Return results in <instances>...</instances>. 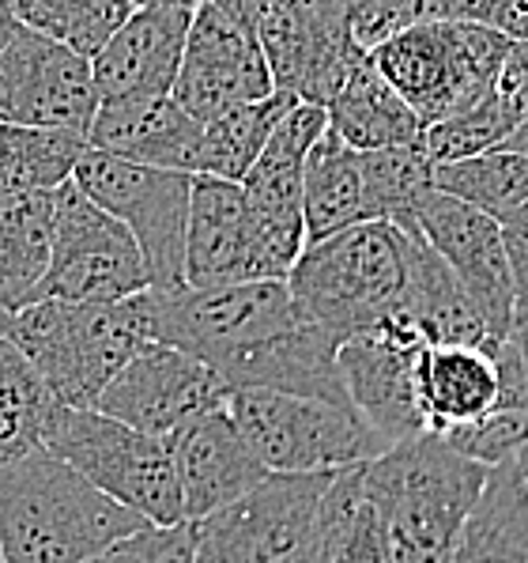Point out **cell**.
I'll list each match as a JSON object with an SVG mask.
<instances>
[{
	"label": "cell",
	"mask_w": 528,
	"mask_h": 563,
	"mask_svg": "<svg viewBox=\"0 0 528 563\" xmlns=\"http://www.w3.org/2000/svg\"><path fill=\"white\" fill-rule=\"evenodd\" d=\"M144 526L151 522L94 488L46 446L0 470L4 563H88Z\"/></svg>",
	"instance_id": "1"
},
{
	"label": "cell",
	"mask_w": 528,
	"mask_h": 563,
	"mask_svg": "<svg viewBox=\"0 0 528 563\" xmlns=\"http://www.w3.org/2000/svg\"><path fill=\"white\" fill-rule=\"evenodd\" d=\"M487 473L438 435L404 439L362 465L389 563H446Z\"/></svg>",
	"instance_id": "2"
},
{
	"label": "cell",
	"mask_w": 528,
	"mask_h": 563,
	"mask_svg": "<svg viewBox=\"0 0 528 563\" xmlns=\"http://www.w3.org/2000/svg\"><path fill=\"white\" fill-rule=\"evenodd\" d=\"M415 231L359 220L302 246L288 280L291 299L336 341L370 333L401 310Z\"/></svg>",
	"instance_id": "3"
},
{
	"label": "cell",
	"mask_w": 528,
	"mask_h": 563,
	"mask_svg": "<svg viewBox=\"0 0 528 563\" xmlns=\"http://www.w3.org/2000/svg\"><path fill=\"white\" fill-rule=\"evenodd\" d=\"M8 341L27 356L57 405L94 409L99 394L147 333L136 296L117 302L34 299L12 314Z\"/></svg>",
	"instance_id": "4"
},
{
	"label": "cell",
	"mask_w": 528,
	"mask_h": 563,
	"mask_svg": "<svg viewBox=\"0 0 528 563\" xmlns=\"http://www.w3.org/2000/svg\"><path fill=\"white\" fill-rule=\"evenodd\" d=\"M42 446L151 526L186 522L170 435H147L99 409L57 405Z\"/></svg>",
	"instance_id": "5"
},
{
	"label": "cell",
	"mask_w": 528,
	"mask_h": 563,
	"mask_svg": "<svg viewBox=\"0 0 528 563\" xmlns=\"http://www.w3.org/2000/svg\"><path fill=\"white\" fill-rule=\"evenodd\" d=\"M147 341L175 344L220 375L241 352L299 325L302 310L288 280H241L215 288L136 291Z\"/></svg>",
	"instance_id": "6"
},
{
	"label": "cell",
	"mask_w": 528,
	"mask_h": 563,
	"mask_svg": "<svg viewBox=\"0 0 528 563\" xmlns=\"http://www.w3.org/2000/svg\"><path fill=\"white\" fill-rule=\"evenodd\" d=\"M506 49V34L483 23L415 20L370 49V57L427 129L472 110L495 84Z\"/></svg>",
	"instance_id": "7"
},
{
	"label": "cell",
	"mask_w": 528,
	"mask_h": 563,
	"mask_svg": "<svg viewBox=\"0 0 528 563\" xmlns=\"http://www.w3.org/2000/svg\"><path fill=\"white\" fill-rule=\"evenodd\" d=\"M227 412L268 473H336L389 450L351 401L333 397L231 389Z\"/></svg>",
	"instance_id": "8"
},
{
	"label": "cell",
	"mask_w": 528,
	"mask_h": 563,
	"mask_svg": "<svg viewBox=\"0 0 528 563\" xmlns=\"http://www.w3.org/2000/svg\"><path fill=\"white\" fill-rule=\"evenodd\" d=\"M328 481L333 473H268L235 504L193 522L196 563H314Z\"/></svg>",
	"instance_id": "9"
},
{
	"label": "cell",
	"mask_w": 528,
	"mask_h": 563,
	"mask_svg": "<svg viewBox=\"0 0 528 563\" xmlns=\"http://www.w3.org/2000/svg\"><path fill=\"white\" fill-rule=\"evenodd\" d=\"M147 288H151V276L133 231L102 205H94L72 178L57 186L49 262L31 302H117Z\"/></svg>",
	"instance_id": "10"
},
{
	"label": "cell",
	"mask_w": 528,
	"mask_h": 563,
	"mask_svg": "<svg viewBox=\"0 0 528 563\" xmlns=\"http://www.w3.org/2000/svg\"><path fill=\"white\" fill-rule=\"evenodd\" d=\"M72 181L94 205H102L110 216H117L133 231L155 291L186 288L181 262H186V223L193 175L141 167V163H125L106 152L88 148L80 155V163H76Z\"/></svg>",
	"instance_id": "11"
},
{
	"label": "cell",
	"mask_w": 528,
	"mask_h": 563,
	"mask_svg": "<svg viewBox=\"0 0 528 563\" xmlns=\"http://www.w3.org/2000/svg\"><path fill=\"white\" fill-rule=\"evenodd\" d=\"M272 91L276 84L254 27L231 15L227 8L201 0L193 8V20H189L170 99L189 118L212 121Z\"/></svg>",
	"instance_id": "12"
},
{
	"label": "cell",
	"mask_w": 528,
	"mask_h": 563,
	"mask_svg": "<svg viewBox=\"0 0 528 563\" xmlns=\"http://www.w3.org/2000/svg\"><path fill=\"white\" fill-rule=\"evenodd\" d=\"M265 49L276 91L325 107L359 49L336 0H261L249 20Z\"/></svg>",
	"instance_id": "13"
},
{
	"label": "cell",
	"mask_w": 528,
	"mask_h": 563,
	"mask_svg": "<svg viewBox=\"0 0 528 563\" xmlns=\"http://www.w3.org/2000/svg\"><path fill=\"white\" fill-rule=\"evenodd\" d=\"M231 386L207 363L162 341H144L99 394L94 409L147 435H175L196 416L227 405Z\"/></svg>",
	"instance_id": "14"
},
{
	"label": "cell",
	"mask_w": 528,
	"mask_h": 563,
	"mask_svg": "<svg viewBox=\"0 0 528 563\" xmlns=\"http://www.w3.org/2000/svg\"><path fill=\"white\" fill-rule=\"evenodd\" d=\"M412 228L461 280L464 296L475 302V310L495 329L498 341H506L517 314V291L506 242H502V223L483 208L457 201L441 189H430L415 205Z\"/></svg>",
	"instance_id": "15"
},
{
	"label": "cell",
	"mask_w": 528,
	"mask_h": 563,
	"mask_svg": "<svg viewBox=\"0 0 528 563\" xmlns=\"http://www.w3.org/2000/svg\"><path fill=\"white\" fill-rule=\"evenodd\" d=\"M99 110L91 57L23 27L0 54V121L34 129H72L88 136Z\"/></svg>",
	"instance_id": "16"
},
{
	"label": "cell",
	"mask_w": 528,
	"mask_h": 563,
	"mask_svg": "<svg viewBox=\"0 0 528 563\" xmlns=\"http://www.w3.org/2000/svg\"><path fill=\"white\" fill-rule=\"evenodd\" d=\"M419 352V336L396 322L348 336L336 349L348 401L389 446L415 435H427V423H423L419 412V389H415Z\"/></svg>",
	"instance_id": "17"
},
{
	"label": "cell",
	"mask_w": 528,
	"mask_h": 563,
	"mask_svg": "<svg viewBox=\"0 0 528 563\" xmlns=\"http://www.w3.org/2000/svg\"><path fill=\"white\" fill-rule=\"evenodd\" d=\"M170 439H175L186 522H201L220 507L235 504L268 476L261 457L241 435L235 416L227 412V405L189 420Z\"/></svg>",
	"instance_id": "18"
},
{
	"label": "cell",
	"mask_w": 528,
	"mask_h": 563,
	"mask_svg": "<svg viewBox=\"0 0 528 563\" xmlns=\"http://www.w3.org/2000/svg\"><path fill=\"white\" fill-rule=\"evenodd\" d=\"M193 8H133L91 57L99 102L170 95Z\"/></svg>",
	"instance_id": "19"
},
{
	"label": "cell",
	"mask_w": 528,
	"mask_h": 563,
	"mask_svg": "<svg viewBox=\"0 0 528 563\" xmlns=\"http://www.w3.org/2000/svg\"><path fill=\"white\" fill-rule=\"evenodd\" d=\"M186 288L261 280L254 250V216L241 181L193 175L186 223Z\"/></svg>",
	"instance_id": "20"
},
{
	"label": "cell",
	"mask_w": 528,
	"mask_h": 563,
	"mask_svg": "<svg viewBox=\"0 0 528 563\" xmlns=\"http://www.w3.org/2000/svg\"><path fill=\"white\" fill-rule=\"evenodd\" d=\"M204 121L189 118L170 95L99 102L88 125V148L141 167L193 175Z\"/></svg>",
	"instance_id": "21"
},
{
	"label": "cell",
	"mask_w": 528,
	"mask_h": 563,
	"mask_svg": "<svg viewBox=\"0 0 528 563\" xmlns=\"http://www.w3.org/2000/svg\"><path fill=\"white\" fill-rule=\"evenodd\" d=\"M389 322H401L412 329L423 344H472V349L498 352L495 329L483 322L475 302L464 296L461 280L449 273L435 250L423 242V235H412L408 254V284H404L401 310Z\"/></svg>",
	"instance_id": "22"
},
{
	"label": "cell",
	"mask_w": 528,
	"mask_h": 563,
	"mask_svg": "<svg viewBox=\"0 0 528 563\" xmlns=\"http://www.w3.org/2000/svg\"><path fill=\"white\" fill-rule=\"evenodd\" d=\"M415 389L427 435L469 428L498 397V356L472 344H423Z\"/></svg>",
	"instance_id": "23"
},
{
	"label": "cell",
	"mask_w": 528,
	"mask_h": 563,
	"mask_svg": "<svg viewBox=\"0 0 528 563\" xmlns=\"http://www.w3.org/2000/svg\"><path fill=\"white\" fill-rule=\"evenodd\" d=\"M325 118H328V133L340 136L355 152H374V148L408 144L415 136H423V125H419V118H415V110L393 91V84L378 73L370 54H359L351 60L344 80L328 95Z\"/></svg>",
	"instance_id": "24"
},
{
	"label": "cell",
	"mask_w": 528,
	"mask_h": 563,
	"mask_svg": "<svg viewBox=\"0 0 528 563\" xmlns=\"http://www.w3.org/2000/svg\"><path fill=\"white\" fill-rule=\"evenodd\" d=\"M446 563H528V484L514 457L491 465Z\"/></svg>",
	"instance_id": "25"
},
{
	"label": "cell",
	"mask_w": 528,
	"mask_h": 563,
	"mask_svg": "<svg viewBox=\"0 0 528 563\" xmlns=\"http://www.w3.org/2000/svg\"><path fill=\"white\" fill-rule=\"evenodd\" d=\"M57 189L0 197V307H27L49 262Z\"/></svg>",
	"instance_id": "26"
},
{
	"label": "cell",
	"mask_w": 528,
	"mask_h": 563,
	"mask_svg": "<svg viewBox=\"0 0 528 563\" xmlns=\"http://www.w3.org/2000/svg\"><path fill=\"white\" fill-rule=\"evenodd\" d=\"M359 220H367L359 152L348 148L340 136H333L325 129L322 141L310 148L306 170H302V223H306V242L344 231Z\"/></svg>",
	"instance_id": "27"
},
{
	"label": "cell",
	"mask_w": 528,
	"mask_h": 563,
	"mask_svg": "<svg viewBox=\"0 0 528 563\" xmlns=\"http://www.w3.org/2000/svg\"><path fill=\"white\" fill-rule=\"evenodd\" d=\"M314 563H389L378 510L362 484V465L333 473L317 510Z\"/></svg>",
	"instance_id": "28"
},
{
	"label": "cell",
	"mask_w": 528,
	"mask_h": 563,
	"mask_svg": "<svg viewBox=\"0 0 528 563\" xmlns=\"http://www.w3.org/2000/svg\"><path fill=\"white\" fill-rule=\"evenodd\" d=\"M498 397L487 412L469 428H457L441 435L453 450L483 465H498L506 457H517V450L528 443V363L514 341L498 344Z\"/></svg>",
	"instance_id": "29"
},
{
	"label": "cell",
	"mask_w": 528,
	"mask_h": 563,
	"mask_svg": "<svg viewBox=\"0 0 528 563\" xmlns=\"http://www.w3.org/2000/svg\"><path fill=\"white\" fill-rule=\"evenodd\" d=\"M83 152H88V136L72 129H34L0 121V197L65 186Z\"/></svg>",
	"instance_id": "30"
},
{
	"label": "cell",
	"mask_w": 528,
	"mask_h": 563,
	"mask_svg": "<svg viewBox=\"0 0 528 563\" xmlns=\"http://www.w3.org/2000/svg\"><path fill=\"white\" fill-rule=\"evenodd\" d=\"M435 167L423 136L408 144H389V148L359 152L362 170V208L367 220L396 223L401 231H415L412 216L415 205L435 189Z\"/></svg>",
	"instance_id": "31"
},
{
	"label": "cell",
	"mask_w": 528,
	"mask_h": 563,
	"mask_svg": "<svg viewBox=\"0 0 528 563\" xmlns=\"http://www.w3.org/2000/svg\"><path fill=\"white\" fill-rule=\"evenodd\" d=\"M294 102H299L294 95L272 91L265 99L241 102V107L227 110V114L204 121L193 175L241 181L246 170L254 167V159L261 155L265 141L272 136V129L280 125V118L288 114Z\"/></svg>",
	"instance_id": "32"
},
{
	"label": "cell",
	"mask_w": 528,
	"mask_h": 563,
	"mask_svg": "<svg viewBox=\"0 0 528 563\" xmlns=\"http://www.w3.org/2000/svg\"><path fill=\"white\" fill-rule=\"evenodd\" d=\"M57 401L12 341H0V470L42 446Z\"/></svg>",
	"instance_id": "33"
},
{
	"label": "cell",
	"mask_w": 528,
	"mask_h": 563,
	"mask_svg": "<svg viewBox=\"0 0 528 563\" xmlns=\"http://www.w3.org/2000/svg\"><path fill=\"white\" fill-rule=\"evenodd\" d=\"M435 189L469 201L495 220L509 216L517 205L528 201V159L521 152L491 148L469 159L438 163L435 167Z\"/></svg>",
	"instance_id": "34"
},
{
	"label": "cell",
	"mask_w": 528,
	"mask_h": 563,
	"mask_svg": "<svg viewBox=\"0 0 528 563\" xmlns=\"http://www.w3.org/2000/svg\"><path fill=\"white\" fill-rule=\"evenodd\" d=\"M23 27L46 34L83 57L99 54L133 12V0H8Z\"/></svg>",
	"instance_id": "35"
},
{
	"label": "cell",
	"mask_w": 528,
	"mask_h": 563,
	"mask_svg": "<svg viewBox=\"0 0 528 563\" xmlns=\"http://www.w3.org/2000/svg\"><path fill=\"white\" fill-rule=\"evenodd\" d=\"M88 563H196V526H144V530L102 549Z\"/></svg>",
	"instance_id": "36"
},
{
	"label": "cell",
	"mask_w": 528,
	"mask_h": 563,
	"mask_svg": "<svg viewBox=\"0 0 528 563\" xmlns=\"http://www.w3.org/2000/svg\"><path fill=\"white\" fill-rule=\"evenodd\" d=\"M487 95L498 107V114L514 129L528 118V38L509 42V49H506V57H502L498 76Z\"/></svg>",
	"instance_id": "37"
},
{
	"label": "cell",
	"mask_w": 528,
	"mask_h": 563,
	"mask_svg": "<svg viewBox=\"0 0 528 563\" xmlns=\"http://www.w3.org/2000/svg\"><path fill=\"white\" fill-rule=\"evenodd\" d=\"M502 242H506L509 273H514L517 310H528V201L502 216Z\"/></svg>",
	"instance_id": "38"
},
{
	"label": "cell",
	"mask_w": 528,
	"mask_h": 563,
	"mask_svg": "<svg viewBox=\"0 0 528 563\" xmlns=\"http://www.w3.org/2000/svg\"><path fill=\"white\" fill-rule=\"evenodd\" d=\"M20 31H23V23L15 20L12 4H8V0H0V54H4V49H8V42H12Z\"/></svg>",
	"instance_id": "39"
},
{
	"label": "cell",
	"mask_w": 528,
	"mask_h": 563,
	"mask_svg": "<svg viewBox=\"0 0 528 563\" xmlns=\"http://www.w3.org/2000/svg\"><path fill=\"white\" fill-rule=\"evenodd\" d=\"M509 341H514V349L521 352V360L528 363V310H517V314H514V325H509Z\"/></svg>",
	"instance_id": "40"
},
{
	"label": "cell",
	"mask_w": 528,
	"mask_h": 563,
	"mask_svg": "<svg viewBox=\"0 0 528 563\" xmlns=\"http://www.w3.org/2000/svg\"><path fill=\"white\" fill-rule=\"evenodd\" d=\"M498 148H509V152H521L525 159H528V118L521 121V125L514 129V133L506 136V141L498 144Z\"/></svg>",
	"instance_id": "41"
},
{
	"label": "cell",
	"mask_w": 528,
	"mask_h": 563,
	"mask_svg": "<svg viewBox=\"0 0 528 563\" xmlns=\"http://www.w3.org/2000/svg\"><path fill=\"white\" fill-rule=\"evenodd\" d=\"M201 0H133V8H196Z\"/></svg>",
	"instance_id": "42"
},
{
	"label": "cell",
	"mask_w": 528,
	"mask_h": 563,
	"mask_svg": "<svg viewBox=\"0 0 528 563\" xmlns=\"http://www.w3.org/2000/svg\"><path fill=\"white\" fill-rule=\"evenodd\" d=\"M514 462H517V470H521L525 484H528V443H525L521 450H517V457H514Z\"/></svg>",
	"instance_id": "43"
},
{
	"label": "cell",
	"mask_w": 528,
	"mask_h": 563,
	"mask_svg": "<svg viewBox=\"0 0 528 563\" xmlns=\"http://www.w3.org/2000/svg\"><path fill=\"white\" fill-rule=\"evenodd\" d=\"M8 329H12V310L0 307V341H4V336H8Z\"/></svg>",
	"instance_id": "44"
},
{
	"label": "cell",
	"mask_w": 528,
	"mask_h": 563,
	"mask_svg": "<svg viewBox=\"0 0 528 563\" xmlns=\"http://www.w3.org/2000/svg\"><path fill=\"white\" fill-rule=\"evenodd\" d=\"M336 4H340V8H344V12H348V8H355V4H362V0H336ZM412 4H415V0H412ZM415 15H419V12H415Z\"/></svg>",
	"instance_id": "45"
},
{
	"label": "cell",
	"mask_w": 528,
	"mask_h": 563,
	"mask_svg": "<svg viewBox=\"0 0 528 563\" xmlns=\"http://www.w3.org/2000/svg\"><path fill=\"white\" fill-rule=\"evenodd\" d=\"M0 563H4V556H0Z\"/></svg>",
	"instance_id": "46"
}]
</instances>
